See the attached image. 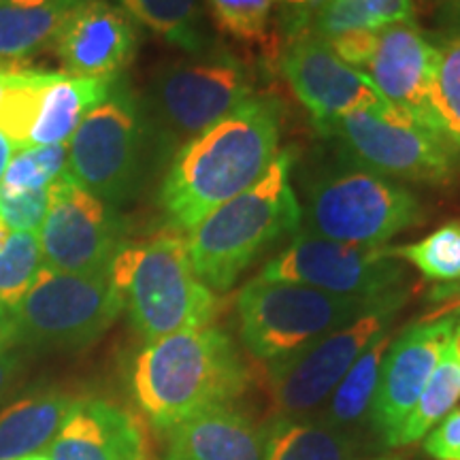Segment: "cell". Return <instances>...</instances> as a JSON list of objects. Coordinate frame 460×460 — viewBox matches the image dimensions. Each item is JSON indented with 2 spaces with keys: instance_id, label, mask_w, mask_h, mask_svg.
<instances>
[{
  "instance_id": "obj_1",
  "label": "cell",
  "mask_w": 460,
  "mask_h": 460,
  "mask_svg": "<svg viewBox=\"0 0 460 460\" xmlns=\"http://www.w3.org/2000/svg\"><path fill=\"white\" fill-rule=\"evenodd\" d=\"M279 135V102L273 96H252L183 143L160 186V209L171 230L190 233L217 207L254 186L278 156Z\"/></svg>"
},
{
  "instance_id": "obj_2",
  "label": "cell",
  "mask_w": 460,
  "mask_h": 460,
  "mask_svg": "<svg viewBox=\"0 0 460 460\" xmlns=\"http://www.w3.org/2000/svg\"><path fill=\"white\" fill-rule=\"evenodd\" d=\"M250 382L233 337L214 324L147 341L128 371L137 411L160 433L199 413L233 405Z\"/></svg>"
},
{
  "instance_id": "obj_3",
  "label": "cell",
  "mask_w": 460,
  "mask_h": 460,
  "mask_svg": "<svg viewBox=\"0 0 460 460\" xmlns=\"http://www.w3.org/2000/svg\"><path fill=\"white\" fill-rule=\"evenodd\" d=\"M292 160V149L279 152L254 186L190 230V261L216 295L228 292L269 247L298 230L303 209L290 186Z\"/></svg>"
},
{
  "instance_id": "obj_4",
  "label": "cell",
  "mask_w": 460,
  "mask_h": 460,
  "mask_svg": "<svg viewBox=\"0 0 460 460\" xmlns=\"http://www.w3.org/2000/svg\"><path fill=\"white\" fill-rule=\"evenodd\" d=\"M109 273L132 329L146 343L211 326L220 314V298L194 271L188 239L177 230L126 241Z\"/></svg>"
},
{
  "instance_id": "obj_5",
  "label": "cell",
  "mask_w": 460,
  "mask_h": 460,
  "mask_svg": "<svg viewBox=\"0 0 460 460\" xmlns=\"http://www.w3.org/2000/svg\"><path fill=\"white\" fill-rule=\"evenodd\" d=\"M307 233L339 243L382 247L424 222L416 194L345 158L305 177Z\"/></svg>"
},
{
  "instance_id": "obj_6",
  "label": "cell",
  "mask_w": 460,
  "mask_h": 460,
  "mask_svg": "<svg viewBox=\"0 0 460 460\" xmlns=\"http://www.w3.org/2000/svg\"><path fill=\"white\" fill-rule=\"evenodd\" d=\"M254 96V77L237 56L217 48L166 62L141 99L154 146L163 156L211 128Z\"/></svg>"
},
{
  "instance_id": "obj_7",
  "label": "cell",
  "mask_w": 460,
  "mask_h": 460,
  "mask_svg": "<svg viewBox=\"0 0 460 460\" xmlns=\"http://www.w3.org/2000/svg\"><path fill=\"white\" fill-rule=\"evenodd\" d=\"M66 147L65 172L75 183L115 209L135 197L154 141L141 99L122 75L107 99L85 115Z\"/></svg>"
},
{
  "instance_id": "obj_8",
  "label": "cell",
  "mask_w": 460,
  "mask_h": 460,
  "mask_svg": "<svg viewBox=\"0 0 460 460\" xmlns=\"http://www.w3.org/2000/svg\"><path fill=\"white\" fill-rule=\"evenodd\" d=\"M379 298L341 296L292 281L256 278L237 296L241 341L267 367L275 365L349 324Z\"/></svg>"
},
{
  "instance_id": "obj_9",
  "label": "cell",
  "mask_w": 460,
  "mask_h": 460,
  "mask_svg": "<svg viewBox=\"0 0 460 460\" xmlns=\"http://www.w3.org/2000/svg\"><path fill=\"white\" fill-rule=\"evenodd\" d=\"M124 298L111 273H62L43 267L11 309L15 345L32 349H79L111 329Z\"/></svg>"
},
{
  "instance_id": "obj_10",
  "label": "cell",
  "mask_w": 460,
  "mask_h": 460,
  "mask_svg": "<svg viewBox=\"0 0 460 460\" xmlns=\"http://www.w3.org/2000/svg\"><path fill=\"white\" fill-rule=\"evenodd\" d=\"M315 128L337 141L345 158L382 177L433 186L454 177V154L446 141L393 102L360 107L341 118L318 122Z\"/></svg>"
},
{
  "instance_id": "obj_11",
  "label": "cell",
  "mask_w": 460,
  "mask_h": 460,
  "mask_svg": "<svg viewBox=\"0 0 460 460\" xmlns=\"http://www.w3.org/2000/svg\"><path fill=\"white\" fill-rule=\"evenodd\" d=\"M407 301V290L390 292L341 329L322 337L290 358L269 365V382L278 413H314L332 394L345 373L369 345L393 331L394 318Z\"/></svg>"
},
{
  "instance_id": "obj_12",
  "label": "cell",
  "mask_w": 460,
  "mask_h": 460,
  "mask_svg": "<svg viewBox=\"0 0 460 460\" xmlns=\"http://www.w3.org/2000/svg\"><path fill=\"white\" fill-rule=\"evenodd\" d=\"M258 279L292 281L341 296L379 298L405 288V269L393 247L349 245L303 233L264 264Z\"/></svg>"
},
{
  "instance_id": "obj_13",
  "label": "cell",
  "mask_w": 460,
  "mask_h": 460,
  "mask_svg": "<svg viewBox=\"0 0 460 460\" xmlns=\"http://www.w3.org/2000/svg\"><path fill=\"white\" fill-rule=\"evenodd\" d=\"M37 237L43 267L62 273H99L111 267L126 243V228L113 205L65 172L49 186L48 214Z\"/></svg>"
},
{
  "instance_id": "obj_14",
  "label": "cell",
  "mask_w": 460,
  "mask_h": 460,
  "mask_svg": "<svg viewBox=\"0 0 460 460\" xmlns=\"http://www.w3.org/2000/svg\"><path fill=\"white\" fill-rule=\"evenodd\" d=\"M458 320L460 315L422 320L407 326L390 343L369 418V429L382 447H394L399 429L427 388Z\"/></svg>"
},
{
  "instance_id": "obj_15",
  "label": "cell",
  "mask_w": 460,
  "mask_h": 460,
  "mask_svg": "<svg viewBox=\"0 0 460 460\" xmlns=\"http://www.w3.org/2000/svg\"><path fill=\"white\" fill-rule=\"evenodd\" d=\"M279 65L296 99L314 115L315 124L341 118L360 107L388 102L365 73L339 60L314 32L290 39Z\"/></svg>"
},
{
  "instance_id": "obj_16",
  "label": "cell",
  "mask_w": 460,
  "mask_h": 460,
  "mask_svg": "<svg viewBox=\"0 0 460 460\" xmlns=\"http://www.w3.org/2000/svg\"><path fill=\"white\" fill-rule=\"evenodd\" d=\"M54 51L66 75L113 79L130 65L137 32L128 15L107 0H84L58 31Z\"/></svg>"
},
{
  "instance_id": "obj_17",
  "label": "cell",
  "mask_w": 460,
  "mask_h": 460,
  "mask_svg": "<svg viewBox=\"0 0 460 460\" xmlns=\"http://www.w3.org/2000/svg\"><path fill=\"white\" fill-rule=\"evenodd\" d=\"M435 60L437 45L413 20L396 22L377 31V48L365 75L384 99L439 135L429 102Z\"/></svg>"
},
{
  "instance_id": "obj_18",
  "label": "cell",
  "mask_w": 460,
  "mask_h": 460,
  "mask_svg": "<svg viewBox=\"0 0 460 460\" xmlns=\"http://www.w3.org/2000/svg\"><path fill=\"white\" fill-rule=\"evenodd\" d=\"M48 452L51 460H149L141 420L105 399L75 401Z\"/></svg>"
},
{
  "instance_id": "obj_19",
  "label": "cell",
  "mask_w": 460,
  "mask_h": 460,
  "mask_svg": "<svg viewBox=\"0 0 460 460\" xmlns=\"http://www.w3.org/2000/svg\"><path fill=\"white\" fill-rule=\"evenodd\" d=\"M164 460H262V430L233 405L217 407L171 429Z\"/></svg>"
},
{
  "instance_id": "obj_20",
  "label": "cell",
  "mask_w": 460,
  "mask_h": 460,
  "mask_svg": "<svg viewBox=\"0 0 460 460\" xmlns=\"http://www.w3.org/2000/svg\"><path fill=\"white\" fill-rule=\"evenodd\" d=\"M115 79L118 77L90 79L56 73V77L41 92V101H39L24 149L68 146L85 115L107 99Z\"/></svg>"
},
{
  "instance_id": "obj_21",
  "label": "cell",
  "mask_w": 460,
  "mask_h": 460,
  "mask_svg": "<svg viewBox=\"0 0 460 460\" xmlns=\"http://www.w3.org/2000/svg\"><path fill=\"white\" fill-rule=\"evenodd\" d=\"M77 396L62 390L31 393L0 411V460H26L49 450Z\"/></svg>"
},
{
  "instance_id": "obj_22",
  "label": "cell",
  "mask_w": 460,
  "mask_h": 460,
  "mask_svg": "<svg viewBox=\"0 0 460 460\" xmlns=\"http://www.w3.org/2000/svg\"><path fill=\"white\" fill-rule=\"evenodd\" d=\"M262 460H356L358 441L315 413H278L261 427Z\"/></svg>"
},
{
  "instance_id": "obj_23",
  "label": "cell",
  "mask_w": 460,
  "mask_h": 460,
  "mask_svg": "<svg viewBox=\"0 0 460 460\" xmlns=\"http://www.w3.org/2000/svg\"><path fill=\"white\" fill-rule=\"evenodd\" d=\"M84 0H0V65L20 66L54 43L68 13Z\"/></svg>"
},
{
  "instance_id": "obj_24",
  "label": "cell",
  "mask_w": 460,
  "mask_h": 460,
  "mask_svg": "<svg viewBox=\"0 0 460 460\" xmlns=\"http://www.w3.org/2000/svg\"><path fill=\"white\" fill-rule=\"evenodd\" d=\"M393 331L384 332L377 337L360 358L354 362L352 369L345 373V377L339 382V386L329 396V405L320 413L331 427H335L341 433L358 439L360 430L369 427L371 405L376 399V390L382 373V362L386 356L390 343H393Z\"/></svg>"
},
{
  "instance_id": "obj_25",
  "label": "cell",
  "mask_w": 460,
  "mask_h": 460,
  "mask_svg": "<svg viewBox=\"0 0 460 460\" xmlns=\"http://www.w3.org/2000/svg\"><path fill=\"white\" fill-rule=\"evenodd\" d=\"M126 13L152 31L164 41L190 51L203 54L207 37L200 24L199 0H118Z\"/></svg>"
},
{
  "instance_id": "obj_26",
  "label": "cell",
  "mask_w": 460,
  "mask_h": 460,
  "mask_svg": "<svg viewBox=\"0 0 460 460\" xmlns=\"http://www.w3.org/2000/svg\"><path fill=\"white\" fill-rule=\"evenodd\" d=\"M460 401V358L452 352L450 345L441 356L439 365L435 367L427 388L422 390L420 399L410 416L405 418L399 435L394 439L396 446H411L416 441L424 439L437 424L444 420L447 413L454 411L456 402Z\"/></svg>"
},
{
  "instance_id": "obj_27",
  "label": "cell",
  "mask_w": 460,
  "mask_h": 460,
  "mask_svg": "<svg viewBox=\"0 0 460 460\" xmlns=\"http://www.w3.org/2000/svg\"><path fill=\"white\" fill-rule=\"evenodd\" d=\"M437 45V60L430 79V111L446 146L460 154V34H450Z\"/></svg>"
},
{
  "instance_id": "obj_28",
  "label": "cell",
  "mask_w": 460,
  "mask_h": 460,
  "mask_svg": "<svg viewBox=\"0 0 460 460\" xmlns=\"http://www.w3.org/2000/svg\"><path fill=\"white\" fill-rule=\"evenodd\" d=\"M54 77L56 71H41V68L20 66L13 71L9 88L0 101V132L17 152L26 147L41 92Z\"/></svg>"
},
{
  "instance_id": "obj_29",
  "label": "cell",
  "mask_w": 460,
  "mask_h": 460,
  "mask_svg": "<svg viewBox=\"0 0 460 460\" xmlns=\"http://www.w3.org/2000/svg\"><path fill=\"white\" fill-rule=\"evenodd\" d=\"M399 261L411 262L427 279L452 284L460 279V222H447L416 243L393 247Z\"/></svg>"
},
{
  "instance_id": "obj_30",
  "label": "cell",
  "mask_w": 460,
  "mask_h": 460,
  "mask_svg": "<svg viewBox=\"0 0 460 460\" xmlns=\"http://www.w3.org/2000/svg\"><path fill=\"white\" fill-rule=\"evenodd\" d=\"M41 269L43 256L37 234H11L7 245L0 250V305L11 312L24 298Z\"/></svg>"
},
{
  "instance_id": "obj_31",
  "label": "cell",
  "mask_w": 460,
  "mask_h": 460,
  "mask_svg": "<svg viewBox=\"0 0 460 460\" xmlns=\"http://www.w3.org/2000/svg\"><path fill=\"white\" fill-rule=\"evenodd\" d=\"M66 158V146L20 149L9 160L7 171L0 180V192L22 194L49 188L58 177L65 175Z\"/></svg>"
},
{
  "instance_id": "obj_32",
  "label": "cell",
  "mask_w": 460,
  "mask_h": 460,
  "mask_svg": "<svg viewBox=\"0 0 460 460\" xmlns=\"http://www.w3.org/2000/svg\"><path fill=\"white\" fill-rule=\"evenodd\" d=\"M278 0H207L216 26L239 41H261Z\"/></svg>"
},
{
  "instance_id": "obj_33",
  "label": "cell",
  "mask_w": 460,
  "mask_h": 460,
  "mask_svg": "<svg viewBox=\"0 0 460 460\" xmlns=\"http://www.w3.org/2000/svg\"><path fill=\"white\" fill-rule=\"evenodd\" d=\"M349 31H379L362 0H329L314 17V34L322 41Z\"/></svg>"
},
{
  "instance_id": "obj_34",
  "label": "cell",
  "mask_w": 460,
  "mask_h": 460,
  "mask_svg": "<svg viewBox=\"0 0 460 460\" xmlns=\"http://www.w3.org/2000/svg\"><path fill=\"white\" fill-rule=\"evenodd\" d=\"M48 205L49 188L22 194L0 192V220L15 233L37 234L41 230L45 214H48Z\"/></svg>"
},
{
  "instance_id": "obj_35",
  "label": "cell",
  "mask_w": 460,
  "mask_h": 460,
  "mask_svg": "<svg viewBox=\"0 0 460 460\" xmlns=\"http://www.w3.org/2000/svg\"><path fill=\"white\" fill-rule=\"evenodd\" d=\"M332 49L339 60L348 66L362 71L376 54L377 31H349L324 41Z\"/></svg>"
},
{
  "instance_id": "obj_36",
  "label": "cell",
  "mask_w": 460,
  "mask_h": 460,
  "mask_svg": "<svg viewBox=\"0 0 460 460\" xmlns=\"http://www.w3.org/2000/svg\"><path fill=\"white\" fill-rule=\"evenodd\" d=\"M424 452L433 460H460V410H454L430 430Z\"/></svg>"
},
{
  "instance_id": "obj_37",
  "label": "cell",
  "mask_w": 460,
  "mask_h": 460,
  "mask_svg": "<svg viewBox=\"0 0 460 460\" xmlns=\"http://www.w3.org/2000/svg\"><path fill=\"white\" fill-rule=\"evenodd\" d=\"M362 4L373 15L379 28L413 20L411 0H362Z\"/></svg>"
},
{
  "instance_id": "obj_38",
  "label": "cell",
  "mask_w": 460,
  "mask_h": 460,
  "mask_svg": "<svg viewBox=\"0 0 460 460\" xmlns=\"http://www.w3.org/2000/svg\"><path fill=\"white\" fill-rule=\"evenodd\" d=\"M430 303L435 312H430L424 320H437L444 315H460V279L452 284H441L430 292Z\"/></svg>"
},
{
  "instance_id": "obj_39",
  "label": "cell",
  "mask_w": 460,
  "mask_h": 460,
  "mask_svg": "<svg viewBox=\"0 0 460 460\" xmlns=\"http://www.w3.org/2000/svg\"><path fill=\"white\" fill-rule=\"evenodd\" d=\"M15 348L17 345L7 349H0V399L7 394V390L11 386H13L15 377L20 376L22 367H24V362H22V354L17 352Z\"/></svg>"
},
{
  "instance_id": "obj_40",
  "label": "cell",
  "mask_w": 460,
  "mask_h": 460,
  "mask_svg": "<svg viewBox=\"0 0 460 460\" xmlns=\"http://www.w3.org/2000/svg\"><path fill=\"white\" fill-rule=\"evenodd\" d=\"M439 22L450 34H460V0H441Z\"/></svg>"
},
{
  "instance_id": "obj_41",
  "label": "cell",
  "mask_w": 460,
  "mask_h": 460,
  "mask_svg": "<svg viewBox=\"0 0 460 460\" xmlns=\"http://www.w3.org/2000/svg\"><path fill=\"white\" fill-rule=\"evenodd\" d=\"M15 337H13V318L7 307L0 305V349L13 348Z\"/></svg>"
},
{
  "instance_id": "obj_42",
  "label": "cell",
  "mask_w": 460,
  "mask_h": 460,
  "mask_svg": "<svg viewBox=\"0 0 460 460\" xmlns=\"http://www.w3.org/2000/svg\"><path fill=\"white\" fill-rule=\"evenodd\" d=\"M11 156H13V146H11L7 137H4L3 132H0V180H3L4 171H7Z\"/></svg>"
},
{
  "instance_id": "obj_43",
  "label": "cell",
  "mask_w": 460,
  "mask_h": 460,
  "mask_svg": "<svg viewBox=\"0 0 460 460\" xmlns=\"http://www.w3.org/2000/svg\"><path fill=\"white\" fill-rule=\"evenodd\" d=\"M15 68H20V66H9V68H3V71H0V101H3L4 92H7V88H9Z\"/></svg>"
},
{
  "instance_id": "obj_44",
  "label": "cell",
  "mask_w": 460,
  "mask_h": 460,
  "mask_svg": "<svg viewBox=\"0 0 460 460\" xmlns=\"http://www.w3.org/2000/svg\"><path fill=\"white\" fill-rule=\"evenodd\" d=\"M450 349L456 354V358H460V320L456 322V326H454V332L450 339Z\"/></svg>"
},
{
  "instance_id": "obj_45",
  "label": "cell",
  "mask_w": 460,
  "mask_h": 460,
  "mask_svg": "<svg viewBox=\"0 0 460 460\" xmlns=\"http://www.w3.org/2000/svg\"><path fill=\"white\" fill-rule=\"evenodd\" d=\"M13 233H15V230H11L7 224L0 220V250H3V247L7 245V241L11 239V234H13Z\"/></svg>"
},
{
  "instance_id": "obj_46",
  "label": "cell",
  "mask_w": 460,
  "mask_h": 460,
  "mask_svg": "<svg viewBox=\"0 0 460 460\" xmlns=\"http://www.w3.org/2000/svg\"><path fill=\"white\" fill-rule=\"evenodd\" d=\"M26 460H51V456H49V452L45 450V452H39V454H34V456L26 458Z\"/></svg>"
},
{
  "instance_id": "obj_47",
  "label": "cell",
  "mask_w": 460,
  "mask_h": 460,
  "mask_svg": "<svg viewBox=\"0 0 460 460\" xmlns=\"http://www.w3.org/2000/svg\"><path fill=\"white\" fill-rule=\"evenodd\" d=\"M369 460H401V458H390V456H379V458H369Z\"/></svg>"
}]
</instances>
